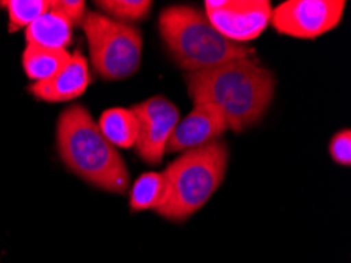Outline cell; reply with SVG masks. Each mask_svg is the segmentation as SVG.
<instances>
[{"label": "cell", "instance_id": "e0dca14e", "mask_svg": "<svg viewBox=\"0 0 351 263\" xmlns=\"http://www.w3.org/2000/svg\"><path fill=\"white\" fill-rule=\"evenodd\" d=\"M329 155L337 164L350 168L351 164V131L342 130L334 134L329 142Z\"/></svg>", "mask_w": 351, "mask_h": 263}, {"label": "cell", "instance_id": "52a82bcc", "mask_svg": "<svg viewBox=\"0 0 351 263\" xmlns=\"http://www.w3.org/2000/svg\"><path fill=\"white\" fill-rule=\"evenodd\" d=\"M204 5L210 24L238 45L257 38L273 13L269 0H206Z\"/></svg>", "mask_w": 351, "mask_h": 263}, {"label": "cell", "instance_id": "8992f818", "mask_svg": "<svg viewBox=\"0 0 351 263\" xmlns=\"http://www.w3.org/2000/svg\"><path fill=\"white\" fill-rule=\"evenodd\" d=\"M345 0H287L271 13L276 30L301 40H315L340 24Z\"/></svg>", "mask_w": 351, "mask_h": 263}, {"label": "cell", "instance_id": "9c48e42d", "mask_svg": "<svg viewBox=\"0 0 351 263\" xmlns=\"http://www.w3.org/2000/svg\"><path fill=\"white\" fill-rule=\"evenodd\" d=\"M228 130L224 115L210 104H195L191 114L180 120L170 134L166 153L188 152L205 147Z\"/></svg>", "mask_w": 351, "mask_h": 263}, {"label": "cell", "instance_id": "5b68a950", "mask_svg": "<svg viewBox=\"0 0 351 263\" xmlns=\"http://www.w3.org/2000/svg\"><path fill=\"white\" fill-rule=\"evenodd\" d=\"M81 25L88 41L90 62L104 80H123L141 68L143 38L134 25L97 12H85Z\"/></svg>", "mask_w": 351, "mask_h": 263}, {"label": "cell", "instance_id": "ac0fdd59", "mask_svg": "<svg viewBox=\"0 0 351 263\" xmlns=\"http://www.w3.org/2000/svg\"><path fill=\"white\" fill-rule=\"evenodd\" d=\"M49 10L62 14L73 25L81 24L85 16V2L82 0H51Z\"/></svg>", "mask_w": 351, "mask_h": 263}, {"label": "cell", "instance_id": "277c9868", "mask_svg": "<svg viewBox=\"0 0 351 263\" xmlns=\"http://www.w3.org/2000/svg\"><path fill=\"white\" fill-rule=\"evenodd\" d=\"M227 164L228 148L222 141L184 152L162 172L166 196L155 211L167 221H188L224 181Z\"/></svg>", "mask_w": 351, "mask_h": 263}, {"label": "cell", "instance_id": "ba28073f", "mask_svg": "<svg viewBox=\"0 0 351 263\" xmlns=\"http://www.w3.org/2000/svg\"><path fill=\"white\" fill-rule=\"evenodd\" d=\"M139 123L136 152L147 164L158 165L166 153L170 134L180 122V111L164 96H153L131 107Z\"/></svg>", "mask_w": 351, "mask_h": 263}, {"label": "cell", "instance_id": "9a60e30c", "mask_svg": "<svg viewBox=\"0 0 351 263\" xmlns=\"http://www.w3.org/2000/svg\"><path fill=\"white\" fill-rule=\"evenodd\" d=\"M0 7L8 10V32H18L27 27L49 10L47 0H8L0 2Z\"/></svg>", "mask_w": 351, "mask_h": 263}, {"label": "cell", "instance_id": "4fadbf2b", "mask_svg": "<svg viewBox=\"0 0 351 263\" xmlns=\"http://www.w3.org/2000/svg\"><path fill=\"white\" fill-rule=\"evenodd\" d=\"M71 54L66 49H49L27 45L23 52V68L27 78L35 82L51 79L70 60Z\"/></svg>", "mask_w": 351, "mask_h": 263}, {"label": "cell", "instance_id": "6da1fadb", "mask_svg": "<svg viewBox=\"0 0 351 263\" xmlns=\"http://www.w3.org/2000/svg\"><path fill=\"white\" fill-rule=\"evenodd\" d=\"M184 80L194 106L216 107L233 133L257 125L274 98V74L251 57L188 73Z\"/></svg>", "mask_w": 351, "mask_h": 263}, {"label": "cell", "instance_id": "8fae6325", "mask_svg": "<svg viewBox=\"0 0 351 263\" xmlns=\"http://www.w3.org/2000/svg\"><path fill=\"white\" fill-rule=\"evenodd\" d=\"M73 24L62 14L47 10L25 29L27 45L49 49H66L73 40Z\"/></svg>", "mask_w": 351, "mask_h": 263}, {"label": "cell", "instance_id": "3957f363", "mask_svg": "<svg viewBox=\"0 0 351 263\" xmlns=\"http://www.w3.org/2000/svg\"><path fill=\"white\" fill-rule=\"evenodd\" d=\"M159 34L172 60L188 73L205 71L255 52L246 45L227 40L200 10L184 5L162 10Z\"/></svg>", "mask_w": 351, "mask_h": 263}, {"label": "cell", "instance_id": "7a4b0ae2", "mask_svg": "<svg viewBox=\"0 0 351 263\" xmlns=\"http://www.w3.org/2000/svg\"><path fill=\"white\" fill-rule=\"evenodd\" d=\"M57 150L68 170L85 183L112 194L128 191L131 176L123 158L82 104L68 107L58 117Z\"/></svg>", "mask_w": 351, "mask_h": 263}, {"label": "cell", "instance_id": "30bf717a", "mask_svg": "<svg viewBox=\"0 0 351 263\" xmlns=\"http://www.w3.org/2000/svg\"><path fill=\"white\" fill-rule=\"evenodd\" d=\"M88 84V62L81 52H76L57 74L43 82H34L29 90L35 98L46 103H65L84 95Z\"/></svg>", "mask_w": 351, "mask_h": 263}, {"label": "cell", "instance_id": "7c38bea8", "mask_svg": "<svg viewBox=\"0 0 351 263\" xmlns=\"http://www.w3.org/2000/svg\"><path fill=\"white\" fill-rule=\"evenodd\" d=\"M99 131L115 148H131L139 136V123L131 109L114 107L99 117Z\"/></svg>", "mask_w": 351, "mask_h": 263}, {"label": "cell", "instance_id": "5bb4252c", "mask_svg": "<svg viewBox=\"0 0 351 263\" xmlns=\"http://www.w3.org/2000/svg\"><path fill=\"white\" fill-rule=\"evenodd\" d=\"M166 196V179L162 172H147L134 181L131 187V211L156 210Z\"/></svg>", "mask_w": 351, "mask_h": 263}, {"label": "cell", "instance_id": "2e32d148", "mask_svg": "<svg viewBox=\"0 0 351 263\" xmlns=\"http://www.w3.org/2000/svg\"><path fill=\"white\" fill-rule=\"evenodd\" d=\"M97 5L110 19L130 24L147 19L153 3L150 0H103Z\"/></svg>", "mask_w": 351, "mask_h": 263}]
</instances>
